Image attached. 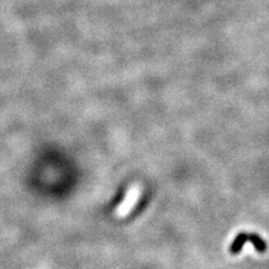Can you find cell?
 Returning a JSON list of instances; mask_svg holds the SVG:
<instances>
[{"instance_id": "cell-1", "label": "cell", "mask_w": 269, "mask_h": 269, "mask_svg": "<svg viewBox=\"0 0 269 269\" xmlns=\"http://www.w3.org/2000/svg\"><path fill=\"white\" fill-rule=\"evenodd\" d=\"M247 242L251 244L258 252L263 253L267 250L266 241H265L259 234H257L256 232H240L236 238H234L231 245H230V253L233 256L240 253L244 246L247 244Z\"/></svg>"}, {"instance_id": "cell-2", "label": "cell", "mask_w": 269, "mask_h": 269, "mask_svg": "<svg viewBox=\"0 0 269 269\" xmlns=\"http://www.w3.org/2000/svg\"><path fill=\"white\" fill-rule=\"evenodd\" d=\"M138 198H139V188L134 185L128 191V193L125 197V200L120 203L116 213L119 217H125V215H127L132 211L134 205L138 201Z\"/></svg>"}]
</instances>
